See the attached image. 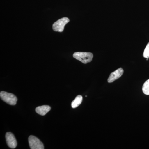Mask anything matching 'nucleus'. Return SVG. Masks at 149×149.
I'll return each instance as SVG.
<instances>
[{"label": "nucleus", "instance_id": "3", "mask_svg": "<svg viewBox=\"0 0 149 149\" xmlns=\"http://www.w3.org/2000/svg\"><path fill=\"white\" fill-rule=\"evenodd\" d=\"M69 21V19L68 17H63L54 23L52 25L53 29L55 32H63L65 26Z\"/></svg>", "mask_w": 149, "mask_h": 149}, {"label": "nucleus", "instance_id": "6", "mask_svg": "<svg viewBox=\"0 0 149 149\" xmlns=\"http://www.w3.org/2000/svg\"><path fill=\"white\" fill-rule=\"evenodd\" d=\"M123 72H124L123 70L121 68H120L116 70L114 72H112L108 79V82L111 83L114 82L122 76Z\"/></svg>", "mask_w": 149, "mask_h": 149}, {"label": "nucleus", "instance_id": "1", "mask_svg": "<svg viewBox=\"0 0 149 149\" xmlns=\"http://www.w3.org/2000/svg\"><path fill=\"white\" fill-rule=\"evenodd\" d=\"M74 58L81 61L84 64H87L92 61L93 57V54L86 52H76L73 54Z\"/></svg>", "mask_w": 149, "mask_h": 149}, {"label": "nucleus", "instance_id": "2", "mask_svg": "<svg viewBox=\"0 0 149 149\" xmlns=\"http://www.w3.org/2000/svg\"><path fill=\"white\" fill-rule=\"evenodd\" d=\"M0 97L2 100L10 105H15L17 101V98L14 95L5 91L0 93Z\"/></svg>", "mask_w": 149, "mask_h": 149}, {"label": "nucleus", "instance_id": "4", "mask_svg": "<svg viewBox=\"0 0 149 149\" xmlns=\"http://www.w3.org/2000/svg\"><path fill=\"white\" fill-rule=\"evenodd\" d=\"M29 146L31 149H44L43 143L37 137L33 136H29L28 138Z\"/></svg>", "mask_w": 149, "mask_h": 149}, {"label": "nucleus", "instance_id": "7", "mask_svg": "<svg viewBox=\"0 0 149 149\" xmlns=\"http://www.w3.org/2000/svg\"><path fill=\"white\" fill-rule=\"evenodd\" d=\"M51 109V107L49 106L43 105L37 107L35 111L38 114L40 115L45 116L50 111Z\"/></svg>", "mask_w": 149, "mask_h": 149}, {"label": "nucleus", "instance_id": "9", "mask_svg": "<svg viewBox=\"0 0 149 149\" xmlns=\"http://www.w3.org/2000/svg\"><path fill=\"white\" fill-rule=\"evenodd\" d=\"M142 90L144 94L148 95H149V79L144 83Z\"/></svg>", "mask_w": 149, "mask_h": 149}, {"label": "nucleus", "instance_id": "5", "mask_svg": "<svg viewBox=\"0 0 149 149\" xmlns=\"http://www.w3.org/2000/svg\"><path fill=\"white\" fill-rule=\"evenodd\" d=\"M6 141L8 146L11 149H15L17 146V142L13 133L8 132L6 135Z\"/></svg>", "mask_w": 149, "mask_h": 149}, {"label": "nucleus", "instance_id": "8", "mask_svg": "<svg viewBox=\"0 0 149 149\" xmlns=\"http://www.w3.org/2000/svg\"><path fill=\"white\" fill-rule=\"evenodd\" d=\"M82 101H83V97L80 95L77 96L71 103V107L72 108H76L82 103Z\"/></svg>", "mask_w": 149, "mask_h": 149}, {"label": "nucleus", "instance_id": "10", "mask_svg": "<svg viewBox=\"0 0 149 149\" xmlns=\"http://www.w3.org/2000/svg\"><path fill=\"white\" fill-rule=\"evenodd\" d=\"M143 56L145 58H147V60H148L149 58V42L147 44L146 47L144 50Z\"/></svg>", "mask_w": 149, "mask_h": 149}]
</instances>
